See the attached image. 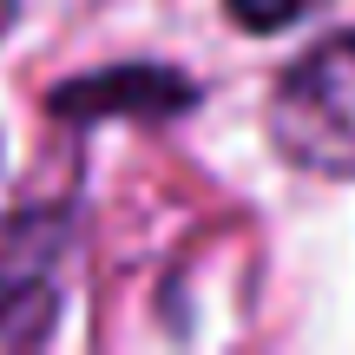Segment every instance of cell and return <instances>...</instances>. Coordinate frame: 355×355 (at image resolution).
<instances>
[{"label": "cell", "mask_w": 355, "mask_h": 355, "mask_svg": "<svg viewBox=\"0 0 355 355\" xmlns=\"http://www.w3.org/2000/svg\"><path fill=\"white\" fill-rule=\"evenodd\" d=\"M270 145L296 171L355 178V33L309 46L270 92Z\"/></svg>", "instance_id": "6da1fadb"}, {"label": "cell", "mask_w": 355, "mask_h": 355, "mask_svg": "<svg viewBox=\"0 0 355 355\" xmlns=\"http://www.w3.org/2000/svg\"><path fill=\"white\" fill-rule=\"evenodd\" d=\"M198 105V86H191L178 66H105V73H86V79H66V86L46 92V112L53 119H178Z\"/></svg>", "instance_id": "7a4b0ae2"}, {"label": "cell", "mask_w": 355, "mask_h": 355, "mask_svg": "<svg viewBox=\"0 0 355 355\" xmlns=\"http://www.w3.org/2000/svg\"><path fill=\"white\" fill-rule=\"evenodd\" d=\"M73 243V217L66 211H7L0 217V316L13 309H46L53 316V263Z\"/></svg>", "instance_id": "3957f363"}, {"label": "cell", "mask_w": 355, "mask_h": 355, "mask_svg": "<svg viewBox=\"0 0 355 355\" xmlns=\"http://www.w3.org/2000/svg\"><path fill=\"white\" fill-rule=\"evenodd\" d=\"M309 7H316V0H224V13L237 26H250V33H283V26H296Z\"/></svg>", "instance_id": "277c9868"}, {"label": "cell", "mask_w": 355, "mask_h": 355, "mask_svg": "<svg viewBox=\"0 0 355 355\" xmlns=\"http://www.w3.org/2000/svg\"><path fill=\"white\" fill-rule=\"evenodd\" d=\"M13 13H20V7H13V0H0V40H7V26H13Z\"/></svg>", "instance_id": "5b68a950"}]
</instances>
